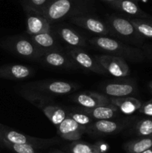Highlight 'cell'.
Segmentation results:
<instances>
[{"label": "cell", "mask_w": 152, "mask_h": 153, "mask_svg": "<svg viewBox=\"0 0 152 153\" xmlns=\"http://www.w3.org/2000/svg\"><path fill=\"white\" fill-rule=\"evenodd\" d=\"M94 47L106 54L120 57L131 62H142L145 60V52L141 49L125 44L122 41L106 36H98L89 40Z\"/></svg>", "instance_id": "6da1fadb"}, {"label": "cell", "mask_w": 152, "mask_h": 153, "mask_svg": "<svg viewBox=\"0 0 152 153\" xmlns=\"http://www.w3.org/2000/svg\"><path fill=\"white\" fill-rule=\"evenodd\" d=\"M89 12V6L86 0H52L43 15L52 24Z\"/></svg>", "instance_id": "7a4b0ae2"}, {"label": "cell", "mask_w": 152, "mask_h": 153, "mask_svg": "<svg viewBox=\"0 0 152 153\" xmlns=\"http://www.w3.org/2000/svg\"><path fill=\"white\" fill-rule=\"evenodd\" d=\"M0 46L20 58L32 61H40L43 55L30 37L21 35L11 36L0 40Z\"/></svg>", "instance_id": "3957f363"}, {"label": "cell", "mask_w": 152, "mask_h": 153, "mask_svg": "<svg viewBox=\"0 0 152 153\" xmlns=\"http://www.w3.org/2000/svg\"><path fill=\"white\" fill-rule=\"evenodd\" d=\"M107 25L110 28L112 35H115L128 43L133 44H142L143 37L136 30L129 18L118 15H110L107 17Z\"/></svg>", "instance_id": "277c9868"}, {"label": "cell", "mask_w": 152, "mask_h": 153, "mask_svg": "<svg viewBox=\"0 0 152 153\" xmlns=\"http://www.w3.org/2000/svg\"><path fill=\"white\" fill-rule=\"evenodd\" d=\"M0 141H6L16 144H28L38 149H47L60 143V140L56 137L40 138L32 137L1 125H0Z\"/></svg>", "instance_id": "5b68a950"}, {"label": "cell", "mask_w": 152, "mask_h": 153, "mask_svg": "<svg viewBox=\"0 0 152 153\" xmlns=\"http://www.w3.org/2000/svg\"><path fill=\"white\" fill-rule=\"evenodd\" d=\"M25 88H30L50 96L66 95L74 92L78 85L72 82L61 80H43L27 84Z\"/></svg>", "instance_id": "8992f818"}, {"label": "cell", "mask_w": 152, "mask_h": 153, "mask_svg": "<svg viewBox=\"0 0 152 153\" xmlns=\"http://www.w3.org/2000/svg\"><path fill=\"white\" fill-rule=\"evenodd\" d=\"M129 120H99L92 122L86 128V133L92 136H108L116 134L129 126Z\"/></svg>", "instance_id": "52a82bcc"}, {"label": "cell", "mask_w": 152, "mask_h": 153, "mask_svg": "<svg viewBox=\"0 0 152 153\" xmlns=\"http://www.w3.org/2000/svg\"><path fill=\"white\" fill-rule=\"evenodd\" d=\"M66 52L80 68L100 75H106L107 73L102 66L97 61L95 57L91 56L82 48L69 47Z\"/></svg>", "instance_id": "ba28073f"}, {"label": "cell", "mask_w": 152, "mask_h": 153, "mask_svg": "<svg viewBox=\"0 0 152 153\" xmlns=\"http://www.w3.org/2000/svg\"><path fill=\"white\" fill-rule=\"evenodd\" d=\"M95 57L107 73L114 77L125 78L131 73V70L126 61L120 57L109 54L96 55Z\"/></svg>", "instance_id": "9c48e42d"}, {"label": "cell", "mask_w": 152, "mask_h": 153, "mask_svg": "<svg viewBox=\"0 0 152 153\" xmlns=\"http://www.w3.org/2000/svg\"><path fill=\"white\" fill-rule=\"evenodd\" d=\"M70 22L79 27L84 28L90 31L92 34H97L98 36H108L112 35L110 28L106 22H103L101 19L86 14L78 15L73 16L69 19Z\"/></svg>", "instance_id": "30bf717a"}, {"label": "cell", "mask_w": 152, "mask_h": 153, "mask_svg": "<svg viewBox=\"0 0 152 153\" xmlns=\"http://www.w3.org/2000/svg\"><path fill=\"white\" fill-rule=\"evenodd\" d=\"M40 62L47 67L58 69L76 70L79 68L71 57L63 49L49 51L42 55Z\"/></svg>", "instance_id": "8fae6325"}, {"label": "cell", "mask_w": 152, "mask_h": 153, "mask_svg": "<svg viewBox=\"0 0 152 153\" xmlns=\"http://www.w3.org/2000/svg\"><path fill=\"white\" fill-rule=\"evenodd\" d=\"M26 16V31L28 35L51 31V23L43 14L22 4Z\"/></svg>", "instance_id": "7c38bea8"}, {"label": "cell", "mask_w": 152, "mask_h": 153, "mask_svg": "<svg viewBox=\"0 0 152 153\" xmlns=\"http://www.w3.org/2000/svg\"><path fill=\"white\" fill-rule=\"evenodd\" d=\"M101 89L111 97H124L135 94L137 91L136 82L131 79L113 81L104 84Z\"/></svg>", "instance_id": "4fadbf2b"}, {"label": "cell", "mask_w": 152, "mask_h": 153, "mask_svg": "<svg viewBox=\"0 0 152 153\" xmlns=\"http://www.w3.org/2000/svg\"><path fill=\"white\" fill-rule=\"evenodd\" d=\"M86 126L77 123L72 118L67 116L66 118L57 127L58 134L61 138L69 141L80 140L84 133Z\"/></svg>", "instance_id": "5bb4252c"}, {"label": "cell", "mask_w": 152, "mask_h": 153, "mask_svg": "<svg viewBox=\"0 0 152 153\" xmlns=\"http://www.w3.org/2000/svg\"><path fill=\"white\" fill-rule=\"evenodd\" d=\"M35 71L23 64H7L0 67V78L10 80H25L32 77Z\"/></svg>", "instance_id": "9a60e30c"}, {"label": "cell", "mask_w": 152, "mask_h": 153, "mask_svg": "<svg viewBox=\"0 0 152 153\" xmlns=\"http://www.w3.org/2000/svg\"><path fill=\"white\" fill-rule=\"evenodd\" d=\"M55 35L66 43L70 48H83L86 46V39L72 28L59 25L55 28Z\"/></svg>", "instance_id": "2e32d148"}, {"label": "cell", "mask_w": 152, "mask_h": 153, "mask_svg": "<svg viewBox=\"0 0 152 153\" xmlns=\"http://www.w3.org/2000/svg\"><path fill=\"white\" fill-rule=\"evenodd\" d=\"M73 100L82 108H87L110 103L107 96L92 91L79 93L73 97Z\"/></svg>", "instance_id": "e0dca14e"}, {"label": "cell", "mask_w": 152, "mask_h": 153, "mask_svg": "<svg viewBox=\"0 0 152 153\" xmlns=\"http://www.w3.org/2000/svg\"><path fill=\"white\" fill-rule=\"evenodd\" d=\"M29 37L43 54L49 51L63 49L57 40V36L52 34V31L40 33L35 35H31Z\"/></svg>", "instance_id": "ac0fdd59"}, {"label": "cell", "mask_w": 152, "mask_h": 153, "mask_svg": "<svg viewBox=\"0 0 152 153\" xmlns=\"http://www.w3.org/2000/svg\"><path fill=\"white\" fill-rule=\"evenodd\" d=\"M108 149V144L104 141L89 143L79 140L72 141L68 146L70 153H105Z\"/></svg>", "instance_id": "d6986e66"}, {"label": "cell", "mask_w": 152, "mask_h": 153, "mask_svg": "<svg viewBox=\"0 0 152 153\" xmlns=\"http://www.w3.org/2000/svg\"><path fill=\"white\" fill-rule=\"evenodd\" d=\"M113 8L134 18L151 19L152 16L142 10L137 2L132 0H117L111 4Z\"/></svg>", "instance_id": "ffe728a7"}, {"label": "cell", "mask_w": 152, "mask_h": 153, "mask_svg": "<svg viewBox=\"0 0 152 153\" xmlns=\"http://www.w3.org/2000/svg\"><path fill=\"white\" fill-rule=\"evenodd\" d=\"M81 110L87 114L93 120H110L113 119L119 113V109L112 103L96 106L94 108H82Z\"/></svg>", "instance_id": "44dd1931"}, {"label": "cell", "mask_w": 152, "mask_h": 153, "mask_svg": "<svg viewBox=\"0 0 152 153\" xmlns=\"http://www.w3.org/2000/svg\"><path fill=\"white\" fill-rule=\"evenodd\" d=\"M109 100L110 103L114 105L119 111L126 115L134 114L138 111L142 105L141 102L134 97H110Z\"/></svg>", "instance_id": "7402d4cb"}, {"label": "cell", "mask_w": 152, "mask_h": 153, "mask_svg": "<svg viewBox=\"0 0 152 153\" xmlns=\"http://www.w3.org/2000/svg\"><path fill=\"white\" fill-rule=\"evenodd\" d=\"M21 96L39 108L43 109L46 105L53 102L52 96L24 87L21 91Z\"/></svg>", "instance_id": "603a6c76"}, {"label": "cell", "mask_w": 152, "mask_h": 153, "mask_svg": "<svg viewBox=\"0 0 152 153\" xmlns=\"http://www.w3.org/2000/svg\"><path fill=\"white\" fill-rule=\"evenodd\" d=\"M152 147V136L141 137L124 143L123 149L127 153H141Z\"/></svg>", "instance_id": "cb8c5ba5"}, {"label": "cell", "mask_w": 152, "mask_h": 153, "mask_svg": "<svg viewBox=\"0 0 152 153\" xmlns=\"http://www.w3.org/2000/svg\"><path fill=\"white\" fill-rule=\"evenodd\" d=\"M42 110L46 117L56 127H58L67 117V111L61 106L50 104L45 106Z\"/></svg>", "instance_id": "d4e9b609"}, {"label": "cell", "mask_w": 152, "mask_h": 153, "mask_svg": "<svg viewBox=\"0 0 152 153\" xmlns=\"http://www.w3.org/2000/svg\"><path fill=\"white\" fill-rule=\"evenodd\" d=\"M130 21L137 31L143 37L152 38V24L149 19H142V18H132Z\"/></svg>", "instance_id": "484cf974"}, {"label": "cell", "mask_w": 152, "mask_h": 153, "mask_svg": "<svg viewBox=\"0 0 152 153\" xmlns=\"http://www.w3.org/2000/svg\"><path fill=\"white\" fill-rule=\"evenodd\" d=\"M134 131L139 137L152 136V117L140 120L134 126Z\"/></svg>", "instance_id": "4316f807"}, {"label": "cell", "mask_w": 152, "mask_h": 153, "mask_svg": "<svg viewBox=\"0 0 152 153\" xmlns=\"http://www.w3.org/2000/svg\"><path fill=\"white\" fill-rule=\"evenodd\" d=\"M1 143L15 153H42L38 149L28 144H16L6 141H1Z\"/></svg>", "instance_id": "83f0119b"}, {"label": "cell", "mask_w": 152, "mask_h": 153, "mask_svg": "<svg viewBox=\"0 0 152 153\" xmlns=\"http://www.w3.org/2000/svg\"><path fill=\"white\" fill-rule=\"evenodd\" d=\"M67 116L72 118L77 123L84 126L86 127L89 126L92 122V120H93L90 116H89L87 114H86L82 110L80 111H67Z\"/></svg>", "instance_id": "f1b7e54d"}, {"label": "cell", "mask_w": 152, "mask_h": 153, "mask_svg": "<svg viewBox=\"0 0 152 153\" xmlns=\"http://www.w3.org/2000/svg\"><path fill=\"white\" fill-rule=\"evenodd\" d=\"M52 0H23L22 4L43 14L45 9Z\"/></svg>", "instance_id": "f546056e"}, {"label": "cell", "mask_w": 152, "mask_h": 153, "mask_svg": "<svg viewBox=\"0 0 152 153\" xmlns=\"http://www.w3.org/2000/svg\"><path fill=\"white\" fill-rule=\"evenodd\" d=\"M139 112L148 117H152V99L142 104L139 109Z\"/></svg>", "instance_id": "4dcf8cb0"}, {"label": "cell", "mask_w": 152, "mask_h": 153, "mask_svg": "<svg viewBox=\"0 0 152 153\" xmlns=\"http://www.w3.org/2000/svg\"><path fill=\"white\" fill-rule=\"evenodd\" d=\"M49 153H66L63 151L61 150V149H51L49 151Z\"/></svg>", "instance_id": "1f68e13d"}, {"label": "cell", "mask_w": 152, "mask_h": 153, "mask_svg": "<svg viewBox=\"0 0 152 153\" xmlns=\"http://www.w3.org/2000/svg\"><path fill=\"white\" fill-rule=\"evenodd\" d=\"M101 1H105V2H107V3H109V4L111 5L112 4H113V3H114L116 1H117V0H101Z\"/></svg>", "instance_id": "d6a6232c"}, {"label": "cell", "mask_w": 152, "mask_h": 153, "mask_svg": "<svg viewBox=\"0 0 152 153\" xmlns=\"http://www.w3.org/2000/svg\"><path fill=\"white\" fill-rule=\"evenodd\" d=\"M141 153H152V147H151V148H149V149H146V150L143 151V152Z\"/></svg>", "instance_id": "836d02e7"}, {"label": "cell", "mask_w": 152, "mask_h": 153, "mask_svg": "<svg viewBox=\"0 0 152 153\" xmlns=\"http://www.w3.org/2000/svg\"><path fill=\"white\" fill-rule=\"evenodd\" d=\"M148 87H149V88H150V89L151 90V91H152V81H151V82H149V84H148Z\"/></svg>", "instance_id": "e575fe53"}, {"label": "cell", "mask_w": 152, "mask_h": 153, "mask_svg": "<svg viewBox=\"0 0 152 153\" xmlns=\"http://www.w3.org/2000/svg\"><path fill=\"white\" fill-rule=\"evenodd\" d=\"M134 1H147V0H132Z\"/></svg>", "instance_id": "d590c367"}, {"label": "cell", "mask_w": 152, "mask_h": 153, "mask_svg": "<svg viewBox=\"0 0 152 153\" xmlns=\"http://www.w3.org/2000/svg\"><path fill=\"white\" fill-rule=\"evenodd\" d=\"M149 21H150L151 23L152 24V18H151V19H149Z\"/></svg>", "instance_id": "8d00e7d4"}]
</instances>
